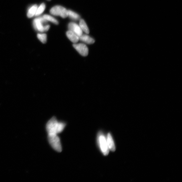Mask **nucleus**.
Returning a JSON list of instances; mask_svg holds the SVG:
<instances>
[{
    "label": "nucleus",
    "instance_id": "1",
    "mask_svg": "<svg viewBox=\"0 0 182 182\" xmlns=\"http://www.w3.org/2000/svg\"><path fill=\"white\" fill-rule=\"evenodd\" d=\"M48 140L51 147L56 151L61 152L62 150L59 137L57 134H48Z\"/></svg>",
    "mask_w": 182,
    "mask_h": 182
},
{
    "label": "nucleus",
    "instance_id": "2",
    "mask_svg": "<svg viewBox=\"0 0 182 182\" xmlns=\"http://www.w3.org/2000/svg\"><path fill=\"white\" fill-rule=\"evenodd\" d=\"M59 122L55 117H53L48 122L46 127L48 134H58Z\"/></svg>",
    "mask_w": 182,
    "mask_h": 182
},
{
    "label": "nucleus",
    "instance_id": "3",
    "mask_svg": "<svg viewBox=\"0 0 182 182\" xmlns=\"http://www.w3.org/2000/svg\"><path fill=\"white\" fill-rule=\"evenodd\" d=\"M50 12L51 14L54 16H60L63 18L68 17V10L60 6H56L52 7Z\"/></svg>",
    "mask_w": 182,
    "mask_h": 182
},
{
    "label": "nucleus",
    "instance_id": "4",
    "mask_svg": "<svg viewBox=\"0 0 182 182\" xmlns=\"http://www.w3.org/2000/svg\"><path fill=\"white\" fill-rule=\"evenodd\" d=\"M43 17H40L36 18L33 21V27L35 30L40 32H45V27L47 22Z\"/></svg>",
    "mask_w": 182,
    "mask_h": 182
},
{
    "label": "nucleus",
    "instance_id": "5",
    "mask_svg": "<svg viewBox=\"0 0 182 182\" xmlns=\"http://www.w3.org/2000/svg\"><path fill=\"white\" fill-rule=\"evenodd\" d=\"M98 142L102 153L105 155H108L109 150L107 145L106 138L102 133H100L99 134Z\"/></svg>",
    "mask_w": 182,
    "mask_h": 182
},
{
    "label": "nucleus",
    "instance_id": "6",
    "mask_svg": "<svg viewBox=\"0 0 182 182\" xmlns=\"http://www.w3.org/2000/svg\"><path fill=\"white\" fill-rule=\"evenodd\" d=\"M73 46L82 56H86L88 54V49L87 46L83 43H75Z\"/></svg>",
    "mask_w": 182,
    "mask_h": 182
},
{
    "label": "nucleus",
    "instance_id": "7",
    "mask_svg": "<svg viewBox=\"0 0 182 182\" xmlns=\"http://www.w3.org/2000/svg\"><path fill=\"white\" fill-rule=\"evenodd\" d=\"M69 30L71 31L77 35L79 37L83 34V31L80 26L74 22H70L68 25Z\"/></svg>",
    "mask_w": 182,
    "mask_h": 182
},
{
    "label": "nucleus",
    "instance_id": "8",
    "mask_svg": "<svg viewBox=\"0 0 182 182\" xmlns=\"http://www.w3.org/2000/svg\"><path fill=\"white\" fill-rule=\"evenodd\" d=\"M106 139L109 150L114 152L115 150V146L113 139L110 133H109L107 134Z\"/></svg>",
    "mask_w": 182,
    "mask_h": 182
},
{
    "label": "nucleus",
    "instance_id": "9",
    "mask_svg": "<svg viewBox=\"0 0 182 182\" xmlns=\"http://www.w3.org/2000/svg\"><path fill=\"white\" fill-rule=\"evenodd\" d=\"M79 40L88 44H93L95 42L94 38L87 35H82L79 37Z\"/></svg>",
    "mask_w": 182,
    "mask_h": 182
},
{
    "label": "nucleus",
    "instance_id": "10",
    "mask_svg": "<svg viewBox=\"0 0 182 182\" xmlns=\"http://www.w3.org/2000/svg\"><path fill=\"white\" fill-rule=\"evenodd\" d=\"M66 35L69 39L74 43H77L79 40L78 36L70 30L66 32Z\"/></svg>",
    "mask_w": 182,
    "mask_h": 182
},
{
    "label": "nucleus",
    "instance_id": "11",
    "mask_svg": "<svg viewBox=\"0 0 182 182\" xmlns=\"http://www.w3.org/2000/svg\"><path fill=\"white\" fill-rule=\"evenodd\" d=\"M38 6L37 4L33 5L28 10L27 13V17L29 18H31L35 16L38 8Z\"/></svg>",
    "mask_w": 182,
    "mask_h": 182
},
{
    "label": "nucleus",
    "instance_id": "12",
    "mask_svg": "<svg viewBox=\"0 0 182 182\" xmlns=\"http://www.w3.org/2000/svg\"><path fill=\"white\" fill-rule=\"evenodd\" d=\"M79 25L83 31L86 34H89V30L85 22L84 21L83 19H80Z\"/></svg>",
    "mask_w": 182,
    "mask_h": 182
},
{
    "label": "nucleus",
    "instance_id": "13",
    "mask_svg": "<svg viewBox=\"0 0 182 182\" xmlns=\"http://www.w3.org/2000/svg\"><path fill=\"white\" fill-rule=\"evenodd\" d=\"M68 16L70 17L71 19L75 20V21H77V20H80V16L77 13L70 10H68Z\"/></svg>",
    "mask_w": 182,
    "mask_h": 182
},
{
    "label": "nucleus",
    "instance_id": "14",
    "mask_svg": "<svg viewBox=\"0 0 182 182\" xmlns=\"http://www.w3.org/2000/svg\"><path fill=\"white\" fill-rule=\"evenodd\" d=\"M46 8V5L44 3H42L39 7H38L36 12L35 15V16H39L44 11Z\"/></svg>",
    "mask_w": 182,
    "mask_h": 182
},
{
    "label": "nucleus",
    "instance_id": "15",
    "mask_svg": "<svg viewBox=\"0 0 182 182\" xmlns=\"http://www.w3.org/2000/svg\"><path fill=\"white\" fill-rule=\"evenodd\" d=\"M43 17L47 21H50L56 25L58 24V22L57 20L50 15L46 14L43 15Z\"/></svg>",
    "mask_w": 182,
    "mask_h": 182
},
{
    "label": "nucleus",
    "instance_id": "16",
    "mask_svg": "<svg viewBox=\"0 0 182 182\" xmlns=\"http://www.w3.org/2000/svg\"><path fill=\"white\" fill-rule=\"evenodd\" d=\"M37 38L41 42L43 43H45L47 42V35L45 34H38L37 35Z\"/></svg>",
    "mask_w": 182,
    "mask_h": 182
},
{
    "label": "nucleus",
    "instance_id": "17",
    "mask_svg": "<svg viewBox=\"0 0 182 182\" xmlns=\"http://www.w3.org/2000/svg\"><path fill=\"white\" fill-rule=\"evenodd\" d=\"M47 1H50L51 0H47Z\"/></svg>",
    "mask_w": 182,
    "mask_h": 182
}]
</instances>
